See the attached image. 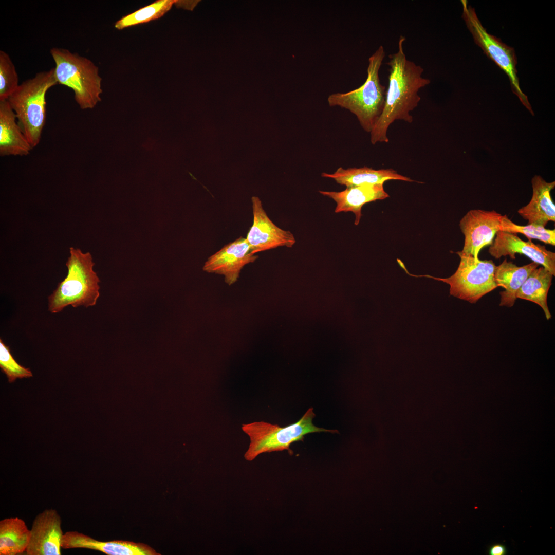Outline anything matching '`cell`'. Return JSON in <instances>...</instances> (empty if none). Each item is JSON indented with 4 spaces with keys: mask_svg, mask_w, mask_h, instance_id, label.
Segmentation results:
<instances>
[{
    "mask_svg": "<svg viewBox=\"0 0 555 555\" xmlns=\"http://www.w3.org/2000/svg\"><path fill=\"white\" fill-rule=\"evenodd\" d=\"M405 41V36L400 35L397 51L389 55L388 86L383 112L370 133L372 144L388 142L387 132L395 120L413 121L410 112L420 101L418 91L431 82L422 77L424 69L421 66L407 59L403 48Z\"/></svg>",
    "mask_w": 555,
    "mask_h": 555,
    "instance_id": "cell-1",
    "label": "cell"
},
{
    "mask_svg": "<svg viewBox=\"0 0 555 555\" xmlns=\"http://www.w3.org/2000/svg\"><path fill=\"white\" fill-rule=\"evenodd\" d=\"M69 253L66 263L67 276L48 298V310L52 313L59 312L69 305L94 306L100 295V280L93 270L95 263L91 254L72 247Z\"/></svg>",
    "mask_w": 555,
    "mask_h": 555,
    "instance_id": "cell-2",
    "label": "cell"
},
{
    "mask_svg": "<svg viewBox=\"0 0 555 555\" xmlns=\"http://www.w3.org/2000/svg\"><path fill=\"white\" fill-rule=\"evenodd\" d=\"M385 56L380 45L368 59L367 76L359 87L347 92L330 95L327 102L330 106H339L355 115L363 129L371 133L384 106L386 88L379 78V70Z\"/></svg>",
    "mask_w": 555,
    "mask_h": 555,
    "instance_id": "cell-3",
    "label": "cell"
},
{
    "mask_svg": "<svg viewBox=\"0 0 555 555\" xmlns=\"http://www.w3.org/2000/svg\"><path fill=\"white\" fill-rule=\"evenodd\" d=\"M58 84L54 68L37 73L19 85L7 99L32 148L40 142L46 122V94Z\"/></svg>",
    "mask_w": 555,
    "mask_h": 555,
    "instance_id": "cell-4",
    "label": "cell"
},
{
    "mask_svg": "<svg viewBox=\"0 0 555 555\" xmlns=\"http://www.w3.org/2000/svg\"><path fill=\"white\" fill-rule=\"evenodd\" d=\"M50 53L55 64L58 83L73 91L80 108H93L100 101L102 92L98 67L87 58L66 49L54 47Z\"/></svg>",
    "mask_w": 555,
    "mask_h": 555,
    "instance_id": "cell-5",
    "label": "cell"
},
{
    "mask_svg": "<svg viewBox=\"0 0 555 555\" xmlns=\"http://www.w3.org/2000/svg\"><path fill=\"white\" fill-rule=\"evenodd\" d=\"M316 415L309 408L297 422L281 427L265 421H255L243 424L242 430L250 438V444L244 457L248 461L254 460L266 452L290 450L293 442L303 440L309 433L327 432L337 433L336 430H327L315 426L312 420Z\"/></svg>",
    "mask_w": 555,
    "mask_h": 555,
    "instance_id": "cell-6",
    "label": "cell"
},
{
    "mask_svg": "<svg viewBox=\"0 0 555 555\" xmlns=\"http://www.w3.org/2000/svg\"><path fill=\"white\" fill-rule=\"evenodd\" d=\"M456 253L460 257V263L455 272L446 278L429 275H414L427 277L442 281L450 286V295L475 303L482 297L498 287L494 278L495 265L492 260H476L472 256Z\"/></svg>",
    "mask_w": 555,
    "mask_h": 555,
    "instance_id": "cell-7",
    "label": "cell"
},
{
    "mask_svg": "<svg viewBox=\"0 0 555 555\" xmlns=\"http://www.w3.org/2000/svg\"><path fill=\"white\" fill-rule=\"evenodd\" d=\"M462 17L476 43L490 59L502 69L509 78L512 92L522 103L534 115L527 96L521 90L516 68L517 60L515 51L500 40L488 33L482 25L474 9L468 6L467 1H461Z\"/></svg>",
    "mask_w": 555,
    "mask_h": 555,
    "instance_id": "cell-8",
    "label": "cell"
},
{
    "mask_svg": "<svg viewBox=\"0 0 555 555\" xmlns=\"http://www.w3.org/2000/svg\"><path fill=\"white\" fill-rule=\"evenodd\" d=\"M502 215L495 210L472 209L461 219L459 227L465 236L464 245L460 252L472 256L478 261L480 250L491 245L499 231Z\"/></svg>",
    "mask_w": 555,
    "mask_h": 555,
    "instance_id": "cell-9",
    "label": "cell"
},
{
    "mask_svg": "<svg viewBox=\"0 0 555 555\" xmlns=\"http://www.w3.org/2000/svg\"><path fill=\"white\" fill-rule=\"evenodd\" d=\"M251 200L253 224L246 238L252 252L256 254L279 247L291 248L296 242L293 234L273 223L264 210L258 197L253 196Z\"/></svg>",
    "mask_w": 555,
    "mask_h": 555,
    "instance_id": "cell-10",
    "label": "cell"
},
{
    "mask_svg": "<svg viewBox=\"0 0 555 555\" xmlns=\"http://www.w3.org/2000/svg\"><path fill=\"white\" fill-rule=\"evenodd\" d=\"M258 257L252 252L246 238L240 237L208 257L203 270L224 275L225 282L231 285L237 281L243 268Z\"/></svg>",
    "mask_w": 555,
    "mask_h": 555,
    "instance_id": "cell-11",
    "label": "cell"
},
{
    "mask_svg": "<svg viewBox=\"0 0 555 555\" xmlns=\"http://www.w3.org/2000/svg\"><path fill=\"white\" fill-rule=\"evenodd\" d=\"M62 520L55 509H46L34 519L27 555H61V539L64 533Z\"/></svg>",
    "mask_w": 555,
    "mask_h": 555,
    "instance_id": "cell-12",
    "label": "cell"
},
{
    "mask_svg": "<svg viewBox=\"0 0 555 555\" xmlns=\"http://www.w3.org/2000/svg\"><path fill=\"white\" fill-rule=\"evenodd\" d=\"M494 238L488 252L495 259L507 255L515 259L516 254H523L555 275V253L545 246L534 244L531 240L524 241L517 234L503 231H498Z\"/></svg>",
    "mask_w": 555,
    "mask_h": 555,
    "instance_id": "cell-13",
    "label": "cell"
},
{
    "mask_svg": "<svg viewBox=\"0 0 555 555\" xmlns=\"http://www.w3.org/2000/svg\"><path fill=\"white\" fill-rule=\"evenodd\" d=\"M61 547L64 549H92L108 555L160 554L144 544L121 540L102 542L77 531H69L64 533L61 539Z\"/></svg>",
    "mask_w": 555,
    "mask_h": 555,
    "instance_id": "cell-14",
    "label": "cell"
},
{
    "mask_svg": "<svg viewBox=\"0 0 555 555\" xmlns=\"http://www.w3.org/2000/svg\"><path fill=\"white\" fill-rule=\"evenodd\" d=\"M383 184H363L346 187L339 192L319 191V192L335 201V213L353 212L355 216L354 224L357 226L362 215V208L365 204L389 197Z\"/></svg>",
    "mask_w": 555,
    "mask_h": 555,
    "instance_id": "cell-15",
    "label": "cell"
},
{
    "mask_svg": "<svg viewBox=\"0 0 555 555\" xmlns=\"http://www.w3.org/2000/svg\"><path fill=\"white\" fill-rule=\"evenodd\" d=\"M531 198L517 212L528 221V224L545 227L549 221H555V205L551 196V191L555 187V181L547 182L541 176L535 175L531 179Z\"/></svg>",
    "mask_w": 555,
    "mask_h": 555,
    "instance_id": "cell-16",
    "label": "cell"
},
{
    "mask_svg": "<svg viewBox=\"0 0 555 555\" xmlns=\"http://www.w3.org/2000/svg\"><path fill=\"white\" fill-rule=\"evenodd\" d=\"M7 100L0 101V155L26 156L32 149Z\"/></svg>",
    "mask_w": 555,
    "mask_h": 555,
    "instance_id": "cell-17",
    "label": "cell"
},
{
    "mask_svg": "<svg viewBox=\"0 0 555 555\" xmlns=\"http://www.w3.org/2000/svg\"><path fill=\"white\" fill-rule=\"evenodd\" d=\"M321 176L331 178L337 183L346 187L368 184H384L385 181L391 180L408 182L414 181L409 177L398 174L392 169L375 170L367 166L347 169L340 167L332 174L323 172Z\"/></svg>",
    "mask_w": 555,
    "mask_h": 555,
    "instance_id": "cell-18",
    "label": "cell"
},
{
    "mask_svg": "<svg viewBox=\"0 0 555 555\" xmlns=\"http://www.w3.org/2000/svg\"><path fill=\"white\" fill-rule=\"evenodd\" d=\"M539 265L532 262L522 266H517L505 259L501 264L495 266L494 281L498 287L504 288V290L499 293V306L508 307L513 306L517 299V291L531 272Z\"/></svg>",
    "mask_w": 555,
    "mask_h": 555,
    "instance_id": "cell-19",
    "label": "cell"
},
{
    "mask_svg": "<svg viewBox=\"0 0 555 555\" xmlns=\"http://www.w3.org/2000/svg\"><path fill=\"white\" fill-rule=\"evenodd\" d=\"M31 531L24 521L18 517L0 521V555H17L26 551Z\"/></svg>",
    "mask_w": 555,
    "mask_h": 555,
    "instance_id": "cell-20",
    "label": "cell"
},
{
    "mask_svg": "<svg viewBox=\"0 0 555 555\" xmlns=\"http://www.w3.org/2000/svg\"><path fill=\"white\" fill-rule=\"evenodd\" d=\"M553 274L542 266L533 270L516 294V298L536 303L543 310L547 320L551 318L547 305V295Z\"/></svg>",
    "mask_w": 555,
    "mask_h": 555,
    "instance_id": "cell-21",
    "label": "cell"
},
{
    "mask_svg": "<svg viewBox=\"0 0 555 555\" xmlns=\"http://www.w3.org/2000/svg\"><path fill=\"white\" fill-rule=\"evenodd\" d=\"M176 0H157L117 21L114 27L122 30L133 26L148 23L163 16L175 4Z\"/></svg>",
    "mask_w": 555,
    "mask_h": 555,
    "instance_id": "cell-22",
    "label": "cell"
},
{
    "mask_svg": "<svg viewBox=\"0 0 555 555\" xmlns=\"http://www.w3.org/2000/svg\"><path fill=\"white\" fill-rule=\"evenodd\" d=\"M499 229V231L522 234L529 240L538 239L546 244L555 246L554 229H546L544 227L534 224L519 225L512 221L506 215L501 216Z\"/></svg>",
    "mask_w": 555,
    "mask_h": 555,
    "instance_id": "cell-23",
    "label": "cell"
},
{
    "mask_svg": "<svg viewBox=\"0 0 555 555\" xmlns=\"http://www.w3.org/2000/svg\"><path fill=\"white\" fill-rule=\"evenodd\" d=\"M18 76L15 66L6 52L0 51V101L6 100L16 89Z\"/></svg>",
    "mask_w": 555,
    "mask_h": 555,
    "instance_id": "cell-24",
    "label": "cell"
},
{
    "mask_svg": "<svg viewBox=\"0 0 555 555\" xmlns=\"http://www.w3.org/2000/svg\"><path fill=\"white\" fill-rule=\"evenodd\" d=\"M0 367L6 375L10 383L17 379L27 378L32 377V373L28 368L20 365L12 356L10 349L0 339Z\"/></svg>",
    "mask_w": 555,
    "mask_h": 555,
    "instance_id": "cell-25",
    "label": "cell"
},
{
    "mask_svg": "<svg viewBox=\"0 0 555 555\" xmlns=\"http://www.w3.org/2000/svg\"><path fill=\"white\" fill-rule=\"evenodd\" d=\"M506 553V547L502 544H493L490 547L488 550L489 555H505Z\"/></svg>",
    "mask_w": 555,
    "mask_h": 555,
    "instance_id": "cell-26",
    "label": "cell"
},
{
    "mask_svg": "<svg viewBox=\"0 0 555 555\" xmlns=\"http://www.w3.org/2000/svg\"><path fill=\"white\" fill-rule=\"evenodd\" d=\"M197 2H198V1H178V0H176V2L175 3V5L176 6H178L179 7H180V8H182L186 9L192 10L194 8V7L196 5V4H197V3H198Z\"/></svg>",
    "mask_w": 555,
    "mask_h": 555,
    "instance_id": "cell-27",
    "label": "cell"
}]
</instances>
